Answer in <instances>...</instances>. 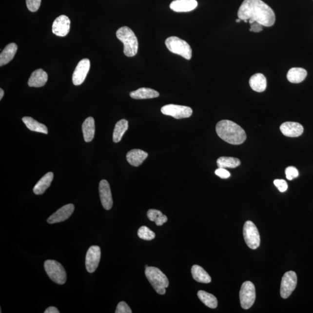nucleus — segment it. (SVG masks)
<instances>
[{
  "instance_id": "1",
  "label": "nucleus",
  "mask_w": 313,
  "mask_h": 313,
  "mask_svg": "<svg viewBox=\"0 0 313 313\" xmlns=\"http://www.w3.org/2000/svg\"><path fill=\"white\" fill-rule=\"evenodd\" d=\"M238 17L249 20L250 24L256 21L266 27L274 25L275 21L274 11L262 0H244L239 8Z\"/></svg>"
},
{
  "instance_id": "2",
  "label": "nucleus",
  "mask_w": 313,
  "mask_h": 313,
  "mask_svg": "<svg viewBox=\"0 0 313 313\" xmlns=\"http://www.w3.org/2000/svg\"><path fill=\"white\" fill-rule=\"evenodd\" d=\"M216 131L221 139L232 145H241L247 139L246 134L240 126L227 119L216 124Z\"/></svg>"
},
{
  "instance_id": "3",
  "label": "nucleus",
  "mask_w": 313,
  "mask_h": 313,
  "mask_svg": "<svg viewBox=\"0 0 313 313\" xmlns=\"http://www.w3.org/2000/svg\"><path fill=\"white\" fill-rule=\"evenodd\" d=\"M116 36L119 41L123 43L124 53L125 56L133 57L137 55L139 47L137 39L130 27H120L117 31Z\"/></svg>"
},
{
  "instance_id": "4",
  "label": "nucleus",
  "mask_w": 313,
  "mask_h": 313,
  "mask_svg": "<svg viewBox=\"0 0 313 313\" xmlns=\"http://www.w3.org/2000/svg\"><path fill=\"white\" fill-rule=\"evenodd\" d=\"M145 275L156 293L164 294L168 287V278L160 270L155 267H148L146 269Z\"/></svg>"
},
{
  "instance_id": "5",
  "label": "nucleus",
  "mask_w": 313,
  "mask_h": 313,
  "mask_svg": "<svg viewBox=\"0 0 313 313\" xmlns=\"http://www.w3.org/2000/svg\"><path fill=\"white\" fill-rule=\"evenodd\" d=\"M168 50L175 54L180 55L187 60L192 57V50L188 42L177 37H170L165 40Z\"/></svg>"
},
{
  "instance_id": "6",
  "label": "nucleus",
  "mask_w": 313,
  "mask_h": 313,
  "mask_svg": "<svg viewBox=\"0 0 313 313\" xmlns=\"http://www.w3.org/2000/svg\"><path fill=\"white\" fill-rule=\"evenodd\" d=\"M46 273L55 283L63 285L67 280V274L63 266L57 261L47 260L44 263Z\"/></svg>"
},
{
  "instance_id": "7",
  "label": "nucleus",
  "mask_w": 313,
  "mask_h": 313,
  "mask_svg": "<svg viewBox=\"0 0 313 313\" xmlns=\"http://www.w3.org/2000/svg\"><path fill=\"white\" fill-rule=\"evenodd\" d=\"M244 240L248 247L252 250H256L259 247L260 238L258 230L251 221L245 222L243 228Z\"/></svg>"
},
{
  "instance_id": "8",
  "label": "nucleus",
  "mask_w": 313,
  "mask_h": 313,
  "mask_svg": "<svg viewBox=\"0 0 313 313\" xmlns=\"http://www.w3.org/2000/svg\"><path fill=\"white\" fill-rule=\"evenodd\" d=\"M256 299L255 287L253 282L245 281L242 284L240 292L241 306L245 310L253 306Z\"/></svg>"
},
{
  "instance_id": "9",
  "label": "nucleus",
  "mask_w": 313,
  "mask_h": 313,
  "mask_svg": "<svg viewBox=\"0 0 313 313\" xmlns=\"http://www.w3.org/2000/svg\"><path fill=\"white\" fill-rule=\"evenodd\" d=\"M161 112L164 115L172 116L176 119L189 118L193 113V110L190 107L174 104L162 107Z\"/></svg>"
},
{
  "instance_id": "10",
  "label": "nucleus",
  "mask_w": 313,
  "mask_h": 313,
  "mask_svg": "<svg viewBox=\"0 0 313 313\" xmlns=\"http://www.w3.org/2000/svg\"><path fill=\"white\" fill-rule=\"evenodd\" d=\"M297 275L295 272L290 271L285 273L282 278L280 293L283 299H287L293 292L297 285Z\"/></svg>"
},
{
  "instance_id": "11",
  "label": "nucleus",
  "mask_w": 313,
  "mask_h": 313,
  "mask_svg": "<svg viewBox=\"0 0 313 313\" xmlns=\"http://www.w3.org/2000/svg\"><path fill=\"white\" fill-rule=\"evenodd\" d=\"M101 257L100 248L97 245H93L89 248L85 257V267L88 272L92 273L96 271L100 262Z\"/></svg>"
},
{
  "instance_id": "12",
  "label": "nucleus",
  "mask_w": 313,
  "mask_h": 313,
  "mask_svg": "<svg viewBox=\"0 0 313 313\" xmlns=\"http://www.w3.org/2000/svg\"><path fill=\"white\" fill-rule=\"evenodd\" d=\"M90 60L87 58L79 61L73 73L72 80L74 85H79L83 83L87 74L90 71Z\"/></svg>"
},
{
  "instance_id": "13",
  "label": "nucleus",
  "mask_w": 313,
  "mask_h": 313,
  "mask_svg": "<svg viewBox=\"0 0 313 313\" xmlns=\"http://www.w3.org/2000/svg\"><path fill=\"white\" fill-rule=\"evenodd\" d=\"M70 29V20L66 15L58 17L52 24V33L54 35L64 37L68 35Z\"/></svg>"
},
{
  "instance_id": "14",
  "label": "nucleus",
  "mask_w": 313,
  "mask_h": 313,
  "mask_svg": "<svg viewBox=\"0 0 313 313\" xmlns=\"http://www.w3.org/2000/svg\"><path fill=\"white\" fill-rule=\"evenodd\" d=\"M99 195L103 207L106 210H110L113 207V201L111 189L106 180L100 181L99 187Z\"/></svg>"
},
{
  "instance_id": "15",
  "label": "nucleus",
  "mask_w": 313,
  "mask_h": 313,
  "mask_svg": "<svg viewBox=\"0 0 313 313\" xmlns=\"http://www.w3.org/2000/svg\"><path fill=\"white\" fill-rule=\"evenodd\" d=\"M74 211H75V205L73 204L64 205L49 217L47 222L50 224H54L64 222L72 215Z\"/></svg>"
},
{
  "instance_id": "16",
  "label": "nucleus",
  "mask_w": 313,
  "mask_h": 313,
  "mask_svg": "<svg viewBox=\"0 0 313 313\" xmlns=\"http://www.w3.org/2000/svg\"><path fill=\"white\" fill-rule=\"evenodd\" d=\"M280 128L284 136L291 137L302 136L304 131L303 126L295 122H285L281 125Z\"/></svg>"
},
{
  "instance_id": "17",
  "label": "nucleus",
  "mask_w": 313,
  "mask_h": 313,
  "mask_svg": "<svg viewBox=\"0 0 313 313\" xmlns=\"http://www.w3.org/2000/svg\"><path fill=\"white\" fill-rule=\"evenodd\" d=\"M197 5L196 0H175L171 3L170 8L176 12H187L194 10Z\"/></svg>"
},
{
  "instance_id": "18",
  "label": "nucleus",
  "mask_w": 313,
  "mask_h": 313,
  "mask_svg": "<svg viewBox=\"0 0 313 313\" xmlns=\"http://www.w3.org/2000/svg\"><path fill=\"white\" fill-rule=\"evenodd\" d=\"M47 73L41 69L34 71L29 79L30 87L39 88L44 86L48 81Z\"/></svg>"
},
{
  "instance_id": "19",
  "label": "nucleus",
  "mask_w": 313,
  "mask_h": 313,
  "mask_svg": "<svg viewBox=\"0 0 313 313\" xmlns=\"http://www.w3.org/2000/svg\"><path fill=\"white\" fill-rule=\"evenodd\" d=\"M148 156V154L140 149H133L128 152L127 159L134 167H139Z\"/></svg>"
},
{
  "instance_id": "20",
  "label": "nucleus",
  "mask_w": 313,
  "mask_h": 313,
  "mask_svg": "<svg viewBox=\"0 0 313 313\" xmlns=\"http://www.w3.org/2000/svg\"><path fill=\"white\" fill-rule=\"evenodd\" d=\"M18 50V46L15 43H11L6 46L0 54V66L5 65L13 59Z\"/></svg>"
},
{
  "instance_id": "21",
  "label": "nucleus",
  "mask_w": 313,
  "mask_h": 313,
  "mask_svg": "<svg viewBox=\"0 0 313 313\" xmlns=\"http://www.w3.org/2000/svg\"><path fill=\"white\" fill-rule=\"evenodd\" d=\"M54 179V174L50 172L46 174L39 181L33 188V192L36 195H41L51 186L52 180Z\"/></svg>"
},
{
  "instance_id": "22",
  "label": "nucleus",
  "mask_w": 313,
  "mask_h": 313,
  "mask_svg": "<svg viewBox=\"0 0 313 313\" xmlns=\"http://www.w3.org/2000/svg\"><path fill=\"white\" fill-rule=\"evenodd\" d=\"M130 95L135 99H146L157 98L159 94L157 91L151 88H141L136 91H132Z\"/></svg>"
},
{
  "instance_id": "23",
  "label": "nucleus",
  "mask_w": 313,
  "mask_h": 313,
  "mask_svg": "<svg viewBox=\"0 0 313 313\" xmlns=\"http://www.w3.org/2000/svg\"><path fill=\"white\" fill-rule=\"evenodd\" d=\"M82 133L86 142H90L93 140L95 133V120L93 117L85 119L82 125Z\"/></svg>"
},
{
  "instance_id": "24",
  "label": "nucleus",
  "mask_w": 313,
  "mask_h": 313,
  "mask_svg": "<svg viewBox=\"0 0 313 313\" xmlns=\"http://www.w3.org/2000/svg\"><path fill=\"white\" fill-rule=\"evenodd\" d=\"M250 87L257 93L265 91L267 87L266 78L262 74L257 73L251 77L250 79Z\"/></svg>"
},
{
  "instance_id": "25",
  "label": "nucleus",
  "mask_w": 313,
  "mask_h": 313,
  "mask_svg": "<svg viewBox=\"0 0 313 313\" xmlns=\"http://www.w3.org/2000/svg\"><path fill=\"white\" fill-rule=\"evenodd\" d=\"M307 75L308 73L305 69L293 67L288 71L287 76L288 81L292 83L298 84L306 78Z\"/></svg>"
},
{
  "instance_id": "26",
  "label": "nucleus",
  "mask_w": 313,
  "mask_h": 313,
  "mask_svg": "<svg viewBox=\"0 0 313 313\" xmlns=\"http://www.w3.org/2000/svg\"><path fill=\"white\" fill-rule=\"evenodd\" d=\"M22 121L30 131L45 134H47L48 133V128L44 124L39 123L30 117H24L22 118Z\"/></svg>"
},
{
  "instance_id": "27",
  "label": "nucleus",
  "mask_w": 313,
  "mask_h": 313,
  "mask_svg": "<svg viewBox=\"0 0 313 313\" xmlns=\"http://www.w3.org/2000/svg\"><path fill=\"white\" fill-rule=\"evenodd\" d=\"M192 274L193 278L196 281L201 283H210L211 281V278L208 273L198 265L193 266L192 268Z\"/></svg>"
},
{
  "instance_id": "28",
  "label": "nucleus",
  "mask_w": 313,
  "mask_h": 313,
  "mask_svg": "<svg viewBox=\"0 0 313 313\" xmlns=\"http://www.w3.org/2000/svg\"><path fill=\"white\" fill-rule=\"evenodd\" d=\"M128 129V121L125 119H122L117 122L113 132V140L115 143L120 142L126 131Z\"/></svg>"
},
{
  "instance_id": "29",
  "label": "nucleus",
  "mask_w": 313,
  "mask_h": 313,
  "mask_svg": "<svg viewBox=\"0 0 313 313\" xmlns=\"http://www.w3.org/2000/svg\"><path fill=\"white\" fill-rule=\"evenodd\" d=\"M197 295L201 301L208 308L211 309L217 308V300L213 294L209 293L204 291H199Z\"/></svg>"
},
{
  "instance_id": "30",
  "label": "nucleus",
  "mask_w": 313,
  "mask_h": 313,
  "mask_svg": "<svg viewBox=\"0 0 313 313\" xmlns=\"http://www.w3.org/2000/svg\"><path fill=\"white\" fill-rule=\"evenodd\" d=\"M240 164V159L235 157H230V156H220L217 160V165L219 168H235Z\"/></svg>"
},
{
  "instance_id": "31",
  "label": "nucleus",
  "mask_w": 313,
  "mask_h": 313,
  "mask_svg": "<svg viewBox=\"0 0 313 313\" xmlns=\"http://www.w3.org/2000/svg\"><path fill=\"white\" fill-rule=\"evenodd\" d=\"M137 235L140 238L146 241L152 240L156 237L155 232L145 226H141L138 230Z\"/></svg>"
},
{
  "instance_id": "32",
  "label": "nucleus",
  "mask_w": 313,
  "mask_h": 313,
  "mask_svg": "<svg viewBox=\"0 0 313 313\" xmlns=\"http://www.w3.org/2000/svg\"><path fill=\"white\" fill-rule=\"evenodd\" d=\"M41 0H26L27 7L30 11H38L40 7Z\"/></svg>"
},
{
  "instance_id": "33",
  "label": "nucleus",
  "mask_w": 313,
  "mask_h": 313,
  "mask_svg": "<svg viewBox=\"0 0 313 313\" xmlns=\"http://www.w3.org/2000/svg\"><path fill=\"white\" fill-rule=\"evenodd\" d=\"M285 174H286L287 179L292 180L294 178L298 177L299 172L295 167L290 166L287 167L285 170Z\"/></svg>"
},
{
  "instance_id": "34",
  "label": "nucleus",
  "mask_w": 313,
  "mask_h": 313,
  "mask_svg": "<svg viewBox=\"0 0 313 313\" xmlns=\"http://www.w3.org/2000/svg\"><path fill=\"white\" fill-rule=\"evenodd\" d=\"M132 311L130 307L125 302H121L117 307L116 313H131Z\"/></svg>"
},
{
  "instance_id": "35",
  "label": "nucleus",
  "mask_w": 313,
  "mask_h": 313,
  "mask_svg": "<svg viewBox=\"0 0 313 313\" xmlns=\"http://www.w3.org/2000/svg\"><path fill=\"white\" fill-rule=\"evenodd\" d=\"M274 184L280 192H285L288 189V184L285 180L275 179L274 181Z\"/></svg>"
},
{
  "instance_id": "36",
  "label": "nucleus",
  "mask_w": 313,
  "mask_h": 313,
  "mask_svg": "<svg viewBox=\"0 0 313 313\" xmlns=\"http://www.w3.org/2000/svg\"><path fill=\"white\" fill-rule=\"evenodd\" d=\"M162 214V213L160 211L151 209V210H149L147 211V215L150 221L155 222V221L157 219L158 217Z\"/></svg>"
},
{
  "instance_id": "37",
  "label": "nucleus",
  "mask_w": 313,
  "mask_h": 313,
  "mask_svg": "<svg viewBox=\"0 0 313 313\" xmlns=\"http://www.w3.org/2000/svg\"><path fill=\"white\" fill-rule=\"evenodd\" d=\"M215 173L222 179H228L230 176V173L225 168H219L215 170Z\"/></svg>"
},
{
  "instance_id": "38",
  "label": "nucleus",
  "mask_w": 313,
  "mask_h": 313,
  "mask_svg": "<svg viewBox=\"0 0 313 313\" xmlns=\"http://www.w3.org/2000/svg\"><path fill=\"white\" fill-rule=\"evenodd\" d=\"M262 26V24L254 21V22L251 24L250 31L255 33L260 32L263 30Z\"/></svg>"
},
{
  "instance_id": "39",
  "label": "nucleus",
  "mask_w": 313,
  "mask_h": 313,
  "mask_svg": "<svg viewBox=\"0 0 313 313\" xmlns=\"http://www.w3.org/2000/svg\"><path fill=\"white\" fill-rule=\"evenodd\" d=\"M167 216L162 214L158 217L157 219L155 221V223L156 226H160L163 225L165 222H167Z\"/></svg>"
},
{
  "instance_id": "40",
  "label": "nucleus",
  "mask_w": 313,
  "mask_h": 313,
  "mask_svg": "<svg viewBox=\"0 0 313 313\" xmlns=\"http://www.w3.org/2000/svg\"><path fill=\"white\" fill-rule=\"evenodd\" d=\"M45 313H59V311H58V309L56 308H55L54 306L50 307V308L46 309V311L44 312Z\"/></svg>"
},
{
  "instance_id": "41",
  "label": "nucleus",
  "mask_w": 313,
  "mask_h": 313,
  "mask_svg": "<svg viewBox=\"0 0 313 313\" xmlns=\"http://www.w3.org/2000/svg\"><path fill=\"white\" fill-rule=\"evenodd\" d=\"M4 92L2 88L0 89V100L2 99L3 97H4Z\"/></svg>"
},
{
  "instance_id": "42",
  "label": "nucleus",
  "mask_w": 313,
  "mask_h": 313,
  "mask_svg": "<svg viewBox=\"0 0 313 313\" xmlns=\"http://www.w3.org/2000/svg\"><path fill=\"white\" fill-rule=\"evenodd\" d=\"M240 21H241V20L239 19V18H238V20H236V21H237V22H238H238H240Z\"/></svg>"
},
{
  "instance_id": "43",
  "label": "nucleus",
  "mask_w": 313,
  "mask_h": 313,
  "mask_svg": "<svg viewBox=\"0 0 313 313\" xmlns=\"http://www.w3.org/2000/svg\"><path fill=\"white\" fill-rule=\"evenodd\" d=\"M148 267H149L148 266L146 265V266H145V268L146 269V268H148Z\"/></svg>"
}]
</instances>
